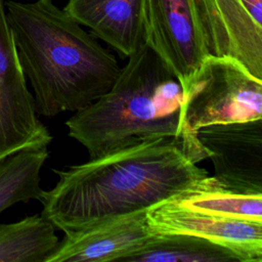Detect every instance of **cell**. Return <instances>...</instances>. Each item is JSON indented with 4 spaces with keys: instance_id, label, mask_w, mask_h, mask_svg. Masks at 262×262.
Instances as JSON below:
<instances>
[{
    "instance_id": "cell-8",
    "label": "cell",
    "mask_w": 262,
    "mask_h": 262,
    "mask_svg": "<svg viewBox=\"0 0 262 262\" xmlns=\"http://www.w3.org/2000/svg\"><path fill=\"white\" fill-rule=\"evenodd\" d=\"M157 237L141 210L66 232L45 262H126Z\"/></svg>"
},
{
    "instance_id": "cell-12",
    "label": "cell",
    "mask_w": 262,
    "mask_h": 262,
    "mask_svg": "<svg viewBox=\"0 0 262 262\" xmlns=\"http://www.w3.org/2000/svg\"><path fill=\"white\" fill-rule=\"evenodd\" d=\"M58 243L54 225L42 214L0 223V262H45Z\"/></svg>"
},
{
    "instance_id": "cell-5",
    "label": "cell",
    "mask_w": 262,
    "mask_h": 262,
    "mask_svg": "<svg viewBox=\"0 0 262 262\" xmlns=\"http://www.w3.org/2000/svg\"><path fill=\"white\" fill-rule=\"evenodd\" d=\"M5 2L0 0V163L25 148L47 147L52 140L17 59Z\"/></svg>"
},
{
    "instance_id": "cell-11",
    "label": "cell",
    "mask_w": 262,
    "mask_h": 262,
    "mask_svg": "<svg viewBox=\"0 0 262 262\" xmlns=\"http://www.w3.org/2000/svg\"><path fill=\"white\" fill-rule=\"evenodd\" d=\"M144 0H69L63 8L92 35L128 57L144 43Z\"/></svg>"
},
{
    "instance_id": "cell-4",
    "label": "cell",
    "mask_w": 262,
    "mask_h": 262,
    "mask_svg": "<svg viewBox=\"0 0 262 262\" xmlns=\"http://www.w3.org/2000/svg\"><path fill=\"white\" fill-rule=\"evenodd\" d=\"M182 93V123L194 136L206 126L262 119V80L229 56H206Z\"/></svg>"
},
{
    "instance_id": "cell-1",
    "label": "cell",
    "mask_w": 262,
    "mask_h": 262,
    "mask_svg": "<svg viewBox=\"0 0 262 262\" xmlns=\"http://www.w3.org/2000/svg\"><path fill=\"white\" fill-rule=\"evenodd\" d=\"M198 163L182 139L157 137L53 170L58 180L44 190L41 214L66 233L184 194L222 190Z\"/></svg>"
},
{
    "instance_id": "cell-7",
    "label": "cell",
    "mask_w": 262,
    "mask_h": 262,
    "mask_svg": "<svg viewBox=\"0 0 262 262\" xmlns=\"http://www.w3.org/2000/svg\"><path fill=\"white\" fill-rule=\"evenodd\" d=\"M196 136L222 190L262 194V119L206 126Z\"/></svg>"
},
{
    "instance_id": "cell-13",
    "label": "cell",
    "mask_w": 262,
    "mask_h": 262,
    "mask_svg": "<svg viewBox=\"0 0 262 262\" xmlns=\"http://www.w3.org/2000/svg\"><path fill=\"white\" fill-rule=\"evenodd\" d=\"M48 156L47 147L25 148L0 163V214L19 202H41L40 172Z\"/></svg>"
},
{
    "instance_id": "cell-9",
    "label": "cell",
    "mask_w": 262,
    "mask_h": 262,
    "mask_svg": "<svg viewBox=\"0 0 262 262\" xmlns=\"http://www.w3.org/2000/svg\"><path fill=\"white\" fill-rule=\"evenodd\" d=\"M149 228L158 234H189L218 244L242 262H262V223L218 217L185 209L173 200L146 209Z\"/></svg>"
},
{
    "instance_id": "cell-14",
    "label": "cell",
    "mask_w": 262,
    "mask_h": 262,
    "mask_svg": "<svg viewBox=\"0 0 262 262\" xmlns=\"http://www.w3.org/2000/svg\"><path fill=\"white\" fill-rule=\"evenodd\" d=\"M126 262H242L230 250L189 234H158Z\"/></svg>"
},
{
    "instance_id": "cell-6",
    "label": "cell",
    "mask_w": 262,
    "mask_h": 262,
    "mask_svg": "<svg viewBox=\"0 0 262 262\" xmlns=\"http://www.w3.org/2000/svg\"><path fill=\"white\" fill-rule=\"evenodd\" d=\"M144 42L183 88L208 56L194 0H144Z\"/></svg>"
},
{
    "instance_id": "cell-16",
    "label": "cell",
    "mask_w": 262,
    "mask_h": 262,
    "mask_svg": "<svg viewBox=\"0 0 262 262\" xmlns=\"http://www.w3.org/2000/svg\"><path fill=\"white\" fill-rule=\"evenodd\" d=\"M239 2L253 21L262 27V0H239Z\"/></svg>"
},
{
    "instance_id": "cell-15",
    "label": "cell",
    "mask_w": 262,
    "mask_h": 262,
    "mask_svg": "<svg viewBox=\"0 0 262 262\" xmlns=\"http://www.w3.org/2000/svg\"><path fill=\"white\" fill-rule=\"evenodd\" d=\"M179 206L218 217L262 223V194L226 190L192 192L173 199Z\"/></svg>"
},
{
    "instance_id": "cell-3",
    "label": "cell",
    "mask_w": 262,
    "mask_h": 262,
    "mask_svg": "<svg viewBox=\"0 0 262 262\" xmlns=\"http://www.w3.org/2000/svg\"><path fill=\"white\" fill-rule=\"evenodd\" d=\"M182 87L160 56L144 42L128 56L112 87L66 122L69 136L90 159L157 137H177L198 161L208 159L198 136L182 123Z\"/></svg>"
},
{
    "instance_id": "cell-10",
    "label": "cell",
    "mask_w": 262,
    "mask_h": 262,
    "mask_svg": "<svg viewBox=\"0 0 262 262\" xmlns=\"http://www.w3.org/2000/svg\"><path fill=\"white\" fill-rule=\"evenodd\" d=\"M209 55L229 56L262 79V27L239 0H194Z\"/></svg>"
},
{
    "instance_id": "cell-2",
    "label": "cell",
    "mask_w": 262,
    "mask_h": 262,
    "mask_svg": "<svg viewBox=\"0 0 262 262\" xmlns=\"http://www.w3.org/2000/svg\"><path fill=\"white\" fill-rule=\"evenodd\" d=\"M17 59L36 111L52 118L105 93L121 68L112 52L51 0L5 2Z\"/></svg>"
}]
</instances>
